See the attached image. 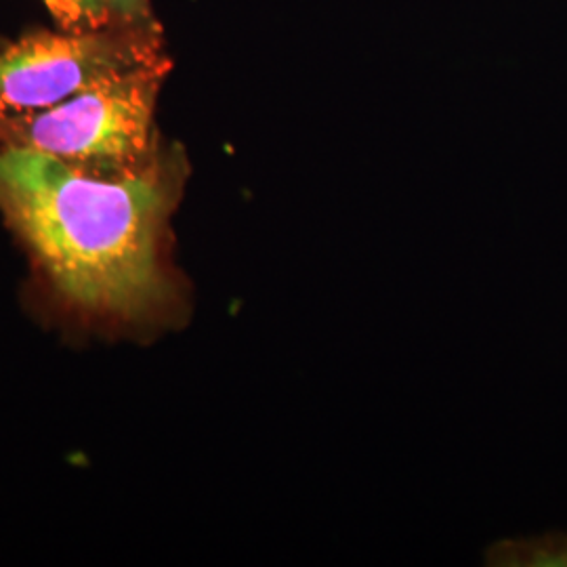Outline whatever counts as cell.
Returning <instances> with one entry per match:
<instances>
[{"label": "cell", "instance_id": "obj_1", "mask_svg": "<svg viewBox=\"0 0 567 567\" xmlns=\"http://www.w3.org/2000/svg\"><path fill=\"white\" fill-rule=\"evenodd\" d=\"M189 163L179 143L142 175L102 179L0 145V215L68 303L124 324H171L185 307L171 219Z\"/></svg>", "mask_w": 567, "mask_h": 567}, {"label": "cell", "instance_id": "obj_2", "mask_svg": "<svg viewBox=\"0 0 567 567\" xmlns=\"http://www.w3.org/2000/svg\"><path fill=\"white\" fill-rule=\"evenodd\" d=\"M173 70L168 55L95 82L53 107L0 122V145L47 154L84 175L126 179L163 156L156 107Z\"/></svg>", "mask_w": 567, "mask_h": 567}, {"label": "cell", "instance_id": "obj_3", "mask_svg": "<svg viewBox=\"0 0 567 567\" xmlns=\"http://www.w3.org/2000/svg\"><path fill=\"white\" fill-rule=\"evenodd\" d=\"M166 55L161 23L116 21L89 32H32L0 47V122L34 114L82 89Z\"/></svg>", "mask_w": 567, "mask_h": 567}, {"label": "cell", "instance_id": "obj_4", "mask_svg": "<svg viewBox=\"0 0 567 567\" xmlns=\"http://www.w3.org/2000/svg\"><path fill=\"white\" fill-rule=\"evenodd\" d=\"M41 2L61 30L89 32V30H102L116 23L105 0H41Z\"/></svg>", "mask_w": 567, "mask_h": 567}, {"label": "cell", "instance_id": "obj_5", "mask_svg": "<svg viewBox=\"0 0 567 567\" xmlns=\"http://www.w3.org/2000/svg\"><path fill=\"white\" fill-rule=\"evenodd\" d=\"M112 18L122 23H135V25H154L158 23L152 0H105Z\"/></svg>", "mask_w": 567, "mask_h": 567}, {"label": "cell", "instance_id": "obj_6", "mask_svg": "<svg viewBox=\"0 0 567 567\" xmlns=\"http://www.w3.org/2000/svg\"><path fill=\"white\" fill-rule=\"evenodd\" d=\"M7 39H2V37H0V47H2V44H7Z\"/></svg>", "mask_w": 567, "mask_h": 567}]
</instances>
